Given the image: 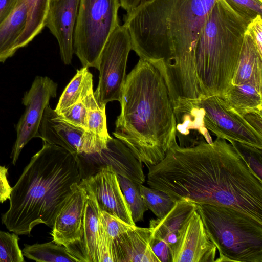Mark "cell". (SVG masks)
<instances>
[{"label": "cell", "instance_id": "cell-12", "mask_svg": "<svg viewBox=\"0 0 262 262\" xmlns=\"http://www.w3.org/2000/svg\"><path fill=\"white\" fill-rule=\"evenodd\" d=\"M217 248L196 210L180 228L176 242L171 246V262H213Z\"/></svg>", "mask_w": 262, "mask_h": 262}, {"label": "cell", "instance_id": "cell-11", "mask_svg": "<svg viewBox=\"0 0 262 262\" xmlns=\"http://www.w3.org/2000/svg\"><path fill=\"white\" fill-rule=\"evenodd\" d=\"M81 179L96 173L101 167L110 166L118 175L143 184L145 176L142 164L119 140L112 138L107 147L99 152L77 154Z\"/></svg>", "mask_w": 262, "mask_h": 262}, {"label": "cell", "instance_id": "cell-4", "mask_svg": "<svg viewBox=\"0 0 262 262\" xmlns=\"http://www.w3.org/2000/svg\"><path fill=\"white\" fill-rule=\"evenodd\" d=\"M81 180L77 155L43 141L12 187L2 223L18 235L30 234L40 224L52 228L73 185Z\"/></svg>", "mask_w": 262, "mask_h": 262}, {"label": "cell", "instance_id": "cell-9", "mask_svg": "<svg viewBox=\"0 0 262 262\" xmlns=\"http://www.w3.org/2000/svg\"><path fill=\"white\" fill-rule=\"evenodd\" d=\"M206 128L217 137L262 149V135L235 112L221 96L202 95L196 100Z\"/></svg>", "mask_w": 262, "mask_h": 262}, {"label": "cell", "instance_id": "cell-23", "mask_svg": "<svg viewBox=\"0 0 262 262\" xmlns=\"http://www.w3.org/2000/svg\"><path fill=\"white\" fill-rule=\"evenodd\" d=\"M236 113L244 117L252 112H262L261 91L250 84H231L221 96Z\"/></svg>", "mask_w": 262, "mask_h": 262}, {"label": "cell", "instance_id": "cell-42", "mask_svg": "<svg viewBox=\"0 0 262 262\" xmlns=\"http://www.w3.org/2000/svg\"><path fill=\"white\" fill-rule=\"evenodd\" d=\"M258 1H260V2H262V0H258Z\"/></svg>", "mask_w": 262, "mask_h": 262}, {"label": "cell", "instance_id": "cell-33", "mask_svg": "<svg viewBox=\"0 0 262 262\" xmlns=\"http://www.w3.org/2000/svg\"><path fill=\"white\" fill-rule=\"evenodd\" d=\"M57 114L68 122L86 130L88 109L82 101H80Z\"/></svg>", "mask_w": 262, "mask_h": 262}, {"label": "cell", "instance_id": "cell-28", "mask_svg": "<svg viewBox=\"0 0 262 262\" xmlns=\"http://www.w3.org/2000/svg\"><path fill=\"white\" fill-rule=\"evenodd\" d=\"M143 200L148 208L157 218L166 215L174 205L175 202L166 193L158 189L139 184Z\"/></svg>", "mask_w": 262, "mask_h": 262}, {"label": "cell", "instance_id": "cell-18", "mask_svg": "<svg viewBox=\"0 0 262 262\" xmlns=\"http://www.w3.org/2000/svg\"><path fill=\"white\" fill-rule=\"evenodd\" d=\"M80 185L86 190L88 194L82 235L80 240L68 251L78 262H98L97 235L101 210L91 190L86 186Z\"/></svg>", "mask_w": 262, "mask_h": 262}, {"label": "cell", "instance_id": "cell-30", "mask_svg": "<svg viewBox=\"0 0 262 262\" xmlns=\"http://www.w3.org/2000/svg\"><path fill=\"white\" fill-rule=\"evenodd\" d=\"M18 235L0 230V262H23Z\"/></svg>", "mask_w": 262, "mask_h": 262}, {"label": "cell", "instance_id": "cell-5", "mask_svg": "<svg viewBox=\"0 0 262 262\" xmlns=\"http://www.w3.org/2000/svg\"><path fill=\"white\" fill-rule=\"evenodd\" d=\"M253 19L229 0H217L196 45V72L203 95L221 96L231 84L248 24Z\"/></svg>", "mask_w": 262, "mask_h": 262}, {"label": "cell", "instance_id": "cell-10", "mask_svg": "<svg viewBox=\"0 0 262 262\" xmlns=\"http://www.w3.org/2000/svg\"><path fill=\"white\" fill-rule=\"evenodd\" d=\"M57 84L47 76H36L23 98L25 111L16 126V139L11 158L16 163L25 146L33 138L38 137L39 128L46 107L51 98L57 95Z\"/></svg>", "mask_w": 262, "mask_h": 262}, {"label": "cell", "instance_id": "cell-24", "mask_svg": "<svg viewBox=\"0 0 262 262\" xmlns=\"http://www.w3.org/2000/svg\"><path fill=\"white\" fill-rule=\"evenodd\" d=\"M27 10V21L16 46L24 47L32 41L46 26L51 0H24Z\"/></svg>", "mask_w": 262, "mask_h": 262}, {"label": "cell", "instance_id": "cell-16", "mask_svg": "<svg viewBox=\"0 0 262 262\" xmlns=\"http://www.w3.org/2000/svg\"><path fill=\"white\" fill-rule=\"evenodd\" d=\"M176 137L180 147L187 148L213 142L203 121V112L196 100L178 98L173 101Z\"/></svg>", "mask_w": 262, "mask_h": 262}, {"label": "cell", "instance_id": "cell-37", "mask_svg": "<svg viewBox=\"0 0 262 262\" xmlns=\"http://www.w3.org/2000/svg\"><path fill=\"white\" fill-rule=\"evenodd\" d=\"M150 245L160 262H171L170 249L166 243L150 236Z\"/></svg>", "mask_w": 262, "mask_h": 262}, {"label": "cell", "instance_id": "cell-14", "mask_svg": "<svg viewBox=\"0 0 262 262\" xmlns=\"http://www.w3.org/2000/svg\"><path fill=\"white\" fill-rule=\"evenodd\" d=\"M79 185L88 187L94 193L101 211L135 225L120 188L117 174L108 166L96 173L82 179Z\"/></svg>", "mask_w": 262, "mask_h": 262}, {"label": "cell", "instance_id": "cell-6", "mask_svg": "<svg viewBox=\"0 0 262 262\" xmlns=\"http://www.w3.org/2000/svg\"><path fill=\"white\" fill-rule=\"evenodd\" d=\"M219 257L215 261L262 262V223L237 209L196 204Z\"/></svg>", "mask_w": 262, "mask_h": 262}, {"label": "cell", "instance_id": "cell-26", "mask_svg": "<svg viewBox=\"0 0 262 262\" xmlns=\"http://www.w3.org/2000/svg\"><path fill=\"white\" fill-rule=\"evenodd\" d=\"M21 251L24 256L38 262H78L64 246L53 241L25 245Z\"/></svg>", "mask_w": 262, "mask_h": 262}, {"label": "cell", "instance_id": "cell-38", "mask_svg": "<svg viewBox=\"0 0 262 262\" xmlns=\"http://www.w3.org/2000/svg\"><path fill=\"white\" fill-rule=\"evenodd\" d=\"M8 169L5 166L0 165V203H2L9 199L12 187L10 186L8 178Z\"/></svg>", "mask_w": 262, "mask_h": 262}, {"label": "cell", "instance_id": "cell-36", "mask_svg": "<svg viewBox=\"0 0 262 262\" xmlns=\"http://www.w3.org/2000/svg\"><path fill=\"white\" fill-rule=\"evenodd\" d=\"M244 11L253 19L257 15H261L262 2L258 0H229Z\"/></svg>", "mask_w": 262, "mask_h": 262}, {"label": "cell", "instance_id": "cell-34", "mask_svg": "<svg viewBox=\"0 0 262 262\" xmlns=\"http://www.w3.org/2000/svg\"><path fill=\"white\" fill-rule=\"evenodd\" d=\"M99 218L105 226L108 235L115 241L121 234L134 228L120 219L100 211Z\"/></svg>", "mask_w": 262, "mask_h": 262}, {"label": "cell", "instance_id": "cell-3", "mask_svg": "<svg viewBox=\"0 0 262 262\" xmlns=\"http://www.w3.org/2000/svg\"><path fill=\"white\" fill-rule=\"evenodd\" d=\"M114 136L147 168L165 158L176 137L173 99L160 70L140 59L126 75Z\"/></svg>", "mask_w": 262, "mask_h": 262}, {"label": "cell", "instance_id": "cell-8", "mask_svg": "<svg viewBox=\"0 0 262 262\" xmlns=\"http://www.w3.org/2000/svg\"><path fill=\"white\" fill-rule=\"evenodd\" d=\"M131 50L129 32L123 25H119L107 40L97 63L99 82L94 94L101 107H105L111 101L120 102L126 76L127 61Z\"/></svg>", "mask_w": 262, "mask_h": 262}, {"label": "cell", "instance_id": "cell-21", "mask_svg": "<svg viewBox=\"0 0 262 262\" xmlns=\"http://www.w3.org/2000/svg\"><path fill=\"white\" fill-rule=\"evenodd\" d=\"M196 209V204L189 201L175 202L170 211L163 217L151 219L149 228L151 236L166 243L169 249L177 239L178 232L181 226Z\"/></svg>", "mask_w": 262, "mask_h": 262}, {"label": "cell", "instance_id": "cell-13", "mask_svg": "<svg viewBox=\"0 0 262 262\" xmlns=\"http://www.w3.org/2000/svg\"><path fill=\"white\" fill-rule=\"evenodd\" d=\"M87 198L86 190L74 184L55 219L51 233L53 241L67 250L81 239Z\"/></svg>", "mask_w": 262, "mask_h": 262}, {"label": "cell", "instance_id": "cell-17", "mask_svg": "<svg viewBox=\"0 0 262 262\" xmlns=\"http://www.w3.org/2000/svg\"><path fill=\"white\" fill-rule=\"evenodd\" d=\"M85 131L64 120L48 105L41 121L38 137L77 155L82 152Z\"/></svg>", "mask_w": 262, "mask_h": 262}, {"label": "cell", "instance_id": "cell-41", "mask_svg": "<svg viewBox=\"0 0 262 262\" xmlns=\"http://www.w3.org/2000/svg\"><path fill=\"white\" fill-rule=\"evenodd\" d=\"M143 1L144 0H119L121 7L127 13L131 11Z\"/></svg>", "mask_w": 262, "mask_h": 262}, {"label": "cell", "instance_id": "cell-32", "mask_svg": "<svg viewBox=\"0 0 262 262\" xmlns=\"http://www.w3.org/2000/svg\"><path fill=\"white\" fill-rule=\"evenodd\" d=\"M97 247L98 262H117L114 241L108 235L99 216Z\"/></svg>", "mask_w": 262, "mask_h": 262}, {"label": "cell", "instance_id": "cell-31", "mask_svg": "<svg viewBox=\"0 0 262 262\" xmlns=\"http://www.w3.org/2000/svg\"><path fill=\"white\" fill-rule=\"evenodd\" d=\"M249 168L262 181V149L236 141L229 142Z\"/></svg>", "mask_w": 262, "mask_h": 262}, {"label": "cell", "instance_id": "cell-7", "mask_svg": "<svg viewBox=\"0 0 262 262\" xmlns=\"http://www.w3.org/2000/svg\"><path fill=\"white\" fill-rule=\"evenodd\" d=\"M119 0H79L73 48L83 67L97 68L107 40L119 25Z\"/></svg>", "mask_w": 262, "mask_h": 262}, {"label": "cell", "instance_id": "cell-22", "mask_svg": "<svg viewBox=\"0 0 262 262\" xmlns=\"http://www.w3.org/2000/svg\"><path fill=\"white\" fill-rule=\"evenodd\" d=\"M27 10L24 0H18L11 13L0 23V62L17 50L18 40L25 28Z\"/></svg>", "mask_w": 262, "mask_h": 262}, {"label": "cell", "instance_id": "cell-27", "mask_svg": "<svg viewBox=\"0 0 262 262\" xmlns=\"http://www.w3.org/2000/svg\"><path fill=\"white\" fill-rule=\"evenodd\" d=\"M117 177L134 223L143 220L144 214L148 208L141 196L140 184L120 175L117 174Z\"/></svg>", "mask_w": 262, "mask_h": 262}, {"label": "cell", "instance_id": "cell-25", "mask_svg": "<svg viewBox=\"0 0 262 262\" xmlns=\"http://www.w3.org/2000/svg\"><path fill=\"white\" fill-rule=\"evenodd\" d=\"M112 137L108 133L105 107L88 110L86 142L88 154L99 152L107 147Z\"/></svg>", "mask_w": 262, "mask_h": 262}, {"label": "cell", "instance_id": "cell-2", "mask_svg": "<svg viewBox=\"0 0 262 262\" xmlns=\"http://www.w3.org/2000/svg\"><path fill=\"white\" fill-rule=\"evenodd\" d=\"M217 0H144L124 17L132 50L181 87L198 83L197 42Z\"/></svg>", "mask_w": 262, "mask_h": 262}, {"label": "cell", "instance_id": "cell-1", "mask_svg": "<svg viewBox=\"0 0 262 262\" xmlns=\"http://www.w3.org/2000/svg\"><path fill=\"white\" fill-rule=\"evenodd\" d=\"M148 169L149 186L174 202L230 207L262 223V181L224 139L187 148L176 140L164 159Z\"/></svg>", "mask_w": 262, "mask_h": 262}, {"label": "cell", "instance_id": "cell-39", "mask_svg": "<svg viewBox=\"0 0 262 262\" xmlns=\"http://www.w3.org/2000/svg\"><path fill=\"white\" fill-rule=\"evenodd\" d=\"M247 122L260 135H262V112H252L244 116Z\"/></svg>", "mask_w": 262, "mask_h": 262}, {"label": "cell", "instance_id": "cell-29", "mask_svg": "<svg viewBox=\"0 0 262 262\" xmlns=\"http://www.w3.org/2000/svg\"><path fill=\"white\" fill-rule=\"evenodd\" d=\"M88 68L83 67L77 72L63 91L55 111L59 113L81 101Z\"/></svg>", "mask_w": 262, "mask_h": 262}, {"label": "cell", "instance_id": "cell-19", "mask_svg": "<svg viewBox=\"0 0 262 262\" xmlns=\"http://www.w3.org/2000/svg\"><path fill=\"white\" fill-rule=\"evenodd\" d=\"M149 228L135 226L115 241L117 262H160L150 245Z\"/></svg>", "mask_w": 262, "mask_h": 262}, {"label": "cell", "instance_id": "cell-35", "mask_svg": "<svg viewBox=\"0 0 262 262\" xmlns=\"http://www.w3.org/2000/svg\"><path fill=\"white\" fill-rule=\"evenodd\" d=\"M246 32L249 34L262 55V19L258 15L248 25Z\"/></svg>", "mask_w": 262, "mask_h": 262}, {"label": "cell", "instance_id": "cell-40", "mask_svg": "<svg viewBox=\"0 0 262 262\" xmlns=\"http://www.w3.org/2000/svg\"><path fill=\"white\" fill-rule=\"evenodd\" d=\"M18 0H0V23L14 9Z\"/></svg>", "mask_w": 262, "mask_h": 262}, {"label": "cell", "instance_id": "cell-20", "mask_svg": "<svg viewBox=\"0 0 262 262\" xmlns=\"http://www.w3.org/2000/svg\"><path fill=\"white\" fill-rule=\"evenodd\" d=\"M231 84H250L261 91L262 55L258 51L251 35L246 31Z\"/></svg>", "mask_w": 262, "mask_h": 262}, {"label": "cell", "instance_id": "cell-15", "mask_svg": "<svg viewBox=\"0 0 262 262\" xmlns=\"http://www.w3.org/2000/svg\"><path fill=\"white\" fill-rule=\"evenodd\" d=\"M79 0H51L46 26L56 38L61 58L66 65L72 62L73 37Z\"/></svg>", "mask_w": 262, "mask_h": 262}]
</instances>
